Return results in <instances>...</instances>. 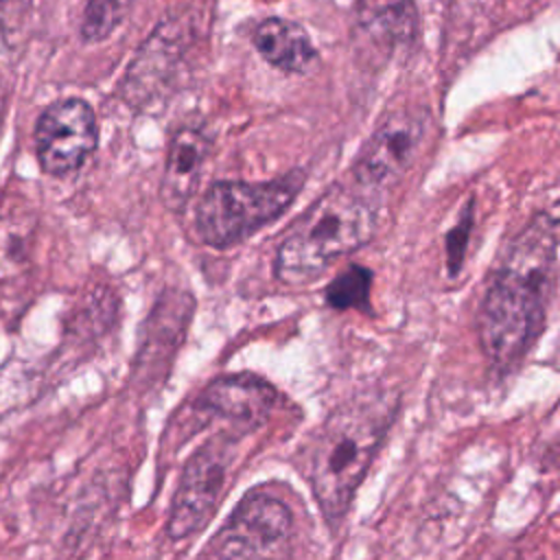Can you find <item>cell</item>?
<instances>
[{
  "instance_id": "cell-1",
  "label": "cell",
  "mask_w": 560,
  "mask_h": 560,
  "mask_svg": "<svg viewBox=\"0 0 560 560\" xmlns=\"http://www.w3.org/2000/svg\"><path fill=\"white\" fill-rule=\"evenodd\" d=\"M556 267L558 221L540 212L508 243L479 306V346L497 370L518 363L542 332Z\"/></svg>"
},
{
  "instance_id": "cell-2",
  "label": "cell",
  "mask_w": 560,
  "mask_h": 560,
  "mask_svg": "<svg viewBox=\"0 0 560 560\" xmlns=\"http://www.w3.org/2000/svg\"><path fill=\"white\" fill-rule=\"evenodd\" d=\"M378 228V192L354 184L328 188L287 232L276 278L287 287L317 280L332 260L363 247Z\"/></svg>"
},
{
  "instance_id": "cell-3",
  "label": "cell",
  "mask_w": 560,
  "mask_h": 560,
  "mask_svg": "<svg viewBox=\"0 0 560 560\" xmlns=\"http://www.w3.org/2000/svg\"><path fill=\"white\" fill-rule=\"evenodd\" d=\"M396 405L385 396L350 402L335 411L313 444L311 488L326 521L337 527L389 424Z\"/></svg>"
},
{
  "instance_id": "cell-4",
  "label": "cell",
  "mask_w": 560,
  "mask_h": 560,
  "mask_svg": "<svg viewBox=\"0 0 560 560\" xmlns=\"http://www.w3.org/2000/svg\"><path fill=\"white\" fill-rule=\"evenodd\" d=\"M304 173L271 182H214L195 208V232L210 247H230L276 221L295 199Z\"/></svg>"
},
{
  "instance_id": "cell-5",
  "label": "cell",
  "mask_w": 560,
  "mask_h": 560,
  "mask_svg": "<svg viewBox=\"0 0 560 560\" xmlns=\"http://www.w3.org/2000/svg\"><path fill=\"white\" fill-rule=\"evenodd\" d=\"M293 514L284 501L254 490L234 508L206 547L208 560H284L291 551Z\"/></svg>"
},
{
  "instance_id": "cell-6",
  "label": "cell",
  "mask_w": 560,
  "mask_h": 560,
  "mask_svg": "<svg viewBox=\"0 0 560 560\" xmlns=\"http://www.w3.org/2000/svg\"><path fill=\"white\" fill-rule=\"evenodd\" d=\"M429 122V112L422 107L389 112L359 153L352 179L372 192L396 186L420 158Z\"/></svg>"
},
{
  "instance_id": "cell-7",
  "label": "cell",
  "mask_w": 560,
  "mask_h": 560,
  "mask_svg": "<svg viewBox=\"0 0 560 560\" xmlns=\"http://www.w3.org/2000/svg\"><path fill=\"white\" fill-rule=\"evenodd\" d=\"M236 435L221 433L199 446L184 472L173 497L168 514V536L175 540L199 532L217 510L221 492L228 481V468L234 457Z\"/></svg>"
},
{
  "instance_id": "cell-8",
  "label": "cell",
  "mask_w": 560,
  "mask_h": 560,
  "mask_svg": "<svg viewBox=\"0 0 560 560\" xmlns=\"http://www.w3.org/2000/svg\"><path fill=\"white\" fill-rule=\"evenodd\" d=\"M33 140L42 171L66 177L79 171L96 149V114L83 98H59L39 114Z\"/></svg>"
},
{
  "instance_id": "cell-9",
  "label": "cell",
  "mask_w": 560,
  "mask_h": 560,
  "mask_svg": "<svg viewBox=\"0 0 560 560\" xmlns=\"http://www.w3.org/2000/svg\"><path fill=\"white\" fill-rule=\"evenodd\" d=\"M278 392L254 374L214 378L199 396L201 411L228 420L236 429H256L271 413Z\"/></svg>"
},
{
  "instance_id": "cell-10",
  "label": "cell",
  "mask_w": 560,
  "mask_h": 560,
  "mask_svg": "<svg viewBox=\"0 0 560 560\" xmlns=\"http://www.w3.org/2000/svg\"><path fill=\"white\" fill-rule=\"evenodd\" d=\"M354 24L363 39L383 55L409 52L420 33L416 0H357Z\"/></svg>"
},
{
  "instance_id": "cell-11",
  "label": "cell",
  "mask_w": 560,
  "mask_h": 560,
  "mask_svg": "<svg viewBox=\"0 0 560 560\" xmlns=\"http://www.w3.org/2000/svg\"><path fill=\"white\" fill-rule=\"evenodd\" d=\"M210 155V138L201 127L182 125L168 140L164 175H162V199L171 210L186 206L190 195L197 190L201 171Z\"/></svg>"
},
{
  "instance_id": "cell-12",
  "label": "cell",
  "mask_w": 560,
  "mask_h": 560,
  "mask_svg": "<svg viewBox=\"0 0 560 560\" xmlns=\"http://www.w3.org/2000/svg\"><path fill=\"white\" fill-rule=\"evenodd\" d=\"M258 55L289 74H306L317 63V50L306 31L287 18H265L252 31Z\"/></svg>"
},
{
  "instance_id": "cell-13",
  "label": "cell",
  "mask_w": 560,
  "mask_h": 560,
  "mask_svg": "<svg viewBox=\"0 0 560 560\" xmlns=\"http://www.w3.org/2000/svg\"><path fill=\"white\" fill-rule=\"evenodd\" d=\"M31 249V228L15 208L0 212V284L26 267Z\"/></svg>"
},
{
  "instance_id": "cell-14",
  "label": "cell",
  "mask_w": 560,
  "mask_h": 560,
  "mask_svg": "<svg viewBox=\"0 0 560 560\" xmlns=\"http://www.w3.org/2000/svg\"><path fill=\"white\" fill-rule=\"evenodd\" d=\"M136 0H88L81 18V39L98 44L107 39L129 15Z\"/></svg>"
},
{
  "instance_id": "cell-15",
  "label": "cell",
  "mask_w": 560,
  "mask_h": 560,
  "mask_svg": "<svg viewBox=\"0 0 560 560\" xmlns=\"http://www.w3.org/2000/svg\"><path fill=\"white\" fill-rule=\"evenodd\" d=\"M372 271L359 265L348 267L326 287V302L332 308H365L370 306Z\"/></svg>"
},
{
  "instance_id": "cell-16",
  "label": "cell",
  "mask_w": 560,
  "mask_h": 560,
  "mask_svg": "<svg viewBox=\"0 0 560 560\" xmlns=\"http://www.w3.org/2000/svg\"><path fill=\"white\" fill-rule=\"evenodd\" d=\"M28 7H31V0H0V28L4 35H11L18 31Z\"/></svg>"
},
{
  "instance_id": "cell-17",
  "label": "cell",
  "mask_w": 560,
  "mask_h": 560,
  "mask_svg": "<svg viewBox=\"0 0 560 560\" xmlns=\"http://www.w3.org/2000/svg\"><path fill=\"white\" fill-rule=\"evenodd\" d=\"M481 560H534V558L529 553H525L523 549H499V551L483 556Z\"/></svg>"
},
{
  "instance_id": "cell-18",
  "label": "cell",
  "mask_w": 560,
  "mask_h": 560,
  "mask_svg": "<svg viewBox=\"0 0 560 560\" xmlns=\"http://www.w3.org/2000/svg\"><path fill=\"white\" fill-rule=\"evenodd\" d=\"M440 2H451V0H440Z\"/></svg>"
}]
</instances>
